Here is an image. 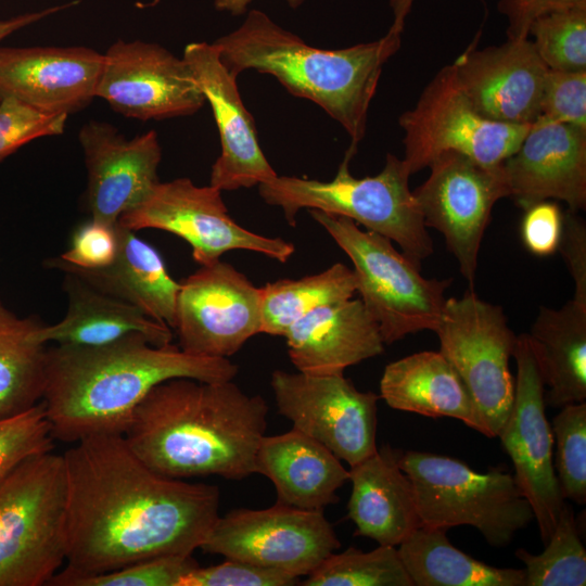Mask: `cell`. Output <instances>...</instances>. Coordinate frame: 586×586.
<instances>
[{
	"mask_svg": "<svg viewBox=\"0 0 586 586\" xmlns=\"http://www.w3.org/2000/svg\"><path fill=\"white\" fill-rule=\"evenodd\" d=\"M66 568L48 585L153 557L192 555L219 518L216 485L151 469L124 435H95L62 454Z\"/></svg>",
	"mask_w": 586,
	"mask_h": 586,
	"instance_id": "1",
	"label": "cell"
},
{
	"mask_svg": "<svg viewBox=\"0 0 586 586\" xmlns=\"http://www.w3.org/2000/svg\"><path fill=\"white\" fill-rule=\"evenodd\" d=\"M229 358L196 356L171 343L156 346L133 334L95 347L47 348L42 395L54 440L76 443L95 435H125L149 392L174 378L231 381Z\"/></svg>",
	"mask_w": 586,
	"mask_h": 586,
	"instance_id": "2",
	"label": "cell"
},
{
	"mask_svg": "<svg viewBox=\"0 0 586 586\" xmlns=\"http://www.w3.org/2000/svg\"><path fill=\"white\" fill-rule=\"evenodd\" d=\"M268 405L231 381L174 378L154 386L124 435L154 471L173 479L255 473Z\"/></svg>",
	"mask_w": 586,
	"mask_h": 586,
	"instance_id": "3",
	"label": "cell"
},
{
	"mask_svg": "<svg viewBox=\"0 0 586 586\" xmlns=\"http://www.w3.org/2000/svg\"><path fill=\"white\" fill-rule=\"evenodd\" d=\"M402 33L388 29L375 41L326 50L251 10L242 25L213 43L235 77L246 69L275 76L288 91L308 99L339 122L355 154L366 133L367 115L383 65L400 47Z\"/></svg>",
	"mask_w": 586,
	"mask_h": 586,
	"instance_id": "4",
	"label": "cell"
},
{
	"mask_svg": "<svg viewBox=\"0 0 586 586\" xmlns=\"http://www.w3.org/2000/svg\"><path fill=\"white\" fill-rule=\"evenodd\" d=\"M353 156L346 152L332 180L277 176L258 184V192L267 204L283 211L291 226H295L302 208L344 216L396 242L420 267L421 260L433 253V241L409 189L410 173L405 162L388 153L378 175L355 178L348 167Z\"/></svg>",
	"mask_w": 586,
	"mask_h": 586,
	"instance_id": "5",
	"label": "cell"
},
{
	"mask_svg": "<svg viewBox=\"0 0 586 586\" xmlns=\"http://www.w3.org/2000/svg\"><path fill=\"white\" fill-rule=\"evenodd\" d=\"M62 455L31 456L0 477V586L48 585L66 558Z\"/></svg>",
	"mask_w": 586,
	"mask_h": 586,
	"instance_id": "6",
	"label": "cell"
},
{
	"mask_svg": "<svg viewBox=\"0 0 586 586\" xmlns=\"http://www.w3.org/2000/svg\"><path fill=\"white\" fill-rule=\"evenodd\" d=\"M422 526L447 531L475 527L493 547H504L534 520L513 474L500 468L486 473L462 461L426 451H399Z\"/></svg>",
	"mask_w": 586,
	"mask_h": 586,
	"instance_id": "7",
	"label": "cell"
},
{
	"mask_svg": "<svg viewBox=\"0 0 586 586\" xmlns=\"http://www.w3.org/2000/svg\"><path fill=\"white\" fill-rule=\"evenodd\" d=\"M309 214L351 258L357 292L385 344L419 331H435L450 279L424 278L390 239L361 230L347 217L317 209Z\"/></svg>",
	"mask_w": 586,
	"mask_h": 586,
	"instance_id": "8",
	"label": "cell"
},
{
	"mask_svg": "<svg viewBox=\"0 0 586 586\" xmlns=\"http://www.w3.org/2000/svg\"><path fill=\"white\" fill-rule=\"evenodd\" d=\"M440 352L464 383L485 436L496 437L512 407L515 380L509 369L517 335L500 306L473 290L446 298L435 329Z\"/></svg>",
	"mask_w": 586,
	"mask_h": 586,
	"instance_id": "9",
	"label": "cell"
},
{
	"mask_svg": "<svg viewBox=\"0 0 586 586\" xmlns=\"http://www.w3.org/2000/svg\"><path fill=\"white\" fill-rule=\"evenodd\" d=\"M399 125L405 131L403 161L410 175L446 152L497 166L515 152L531 126L482 116L464 94L453 64L434 76L416 106L400 115Z\"/></svg>",
	"mask_w": 586,
	"mask_h": 586,
	"instance_id": "10",
	"label": "cell"
},
{
	"mask_svg": "<svg viewBox=\"0 0 586 586\" xmlns=\"http://www.w3.org/2000/svg\"><path fill=\"white\" fill-rule=\"evenodd\" d=\"M340 547L322 511L276 502L267 509L240 508L219 515L200 549L300 578Z\"/></svg>",
	"mask_w": 586,
	"mask_h": 586,
	"instance_id": "11",
	"label": "cell"
},
{
	"mask_svg": "<svg viewBox=\"0 0 586 586\" xmlns=\"http://www.w3.org/2000/svg\"><path fill=\"white\" fill-rule=\"evenodd\" d=\"M132 230L158 229L190 244L193 259L205 266L233 250L262 253L285 263L294 253L291 242L269 238L241 227L228 214L221 191L199 187L189 178L158 182L152 192L118 220Z\"/></svg>",
	"mask_w": 586,
	"mask_h": 586,
	"instance_id": "12",
	"label": "cell"
},
{
	"mask_svg": "<svg viewBox=\"0 0 586 586\" xmlns=\"http://www.w3.org/2000/svg\"><path fill=\"white\" fill-rule=\"evenodd\" d=\"M271 388L280 415L349 467L378 450L379 395L361 392L343 373L275 370Z\"/></svg>",
	"mask_w": 586,
	"mask_h": 586,
	"instance_id": "13",
	"label": "cell"
},
{
	"mask_svg": "<svg viewBox=\"0 0 586 586\" xmlns=\"http://www.w3.org/2000/svg\"><path fill=\"white\" fill-rule=\"evenodd\" d=\"M412 191L425 227L440 231L473 290L484 231L495 203L508 196L500 164L484 166L457 153L441 154Z\"/></svg>",
	"mask_w": 586,
	"mask_h": 586,
	"instance_id": "14",
	"label": "cell"
},
{
	"mask_svg": "<svg viewBox=\"0 0 586 586\" xmlns=\"http://www.w3.org/2000/svg\"><path fill=\"white\" fill-rule=\"evenodd\" d=\"M514 398L498 436L514 467L515 482L531 505L547 543L564 505L553 468V435L545 413L544 381L527 334L517 336Z\"/></svg>",
	"mask_w": 586,
	"mask_h": 586,
	"instance_id": "15",
	"label": "cell"
},
{
	"mask_svg": "<svg viewBox=\"0 0 586 586\" xmlns=\"http://www.w3.org/2000/svg\"><path fill=\"white\" fill-rule=\"evenodd\" d=\"M180 283L173 330L186 353L228 358L260 333V289L220 259Z\"/></svg>",
	"mask_w": 586,
	"mask_h": 586,
	"instance_id": "16",
	"label": "cell"
},
{
	"mask_svg": "<svg viewBox=\"0 0 586 586\" xmlns=\"http://www.w3.org/2000/svg\"><path fill=\"white\" fill-rule=\"evenodd\" d=\"M95 98L139 120L189 116L205 102L183 58L157 43L120 39L104 53Z\"/></svg>",
	"mask_w": 586,
	"mask_h": 586,
	"instance_id": "17",
	"label": "cell"
},
{
	"mask_svg": "<svg viewBox=\"0 0 586 586\" xmlns=\"http://www.w3.org/2000/svg\"><path fill=\"white\" fill-rule=\"evenodd\" d=\"M87 168L90 218L115 226L160 182L162 149L155 130L127 138L114 125L90 120L78 132Z\"/></svg>",
	"mask_w": 586,
	"mask_h": 586,
	"instance_id": "18",
	"label": "cell"
},
{
	"mask_svg": "<svg viewBox=\"0 0 586 586\" xmlns=\"http://www.w3.org/2000/svg\"><path fill=\"white\" fill-rule=\"evenodd\" d=\"M212 107L221 153L212 166L211 186L220 191L251 188L278 175L265 157L252 115L246 110L233 76L214 43L192 42L182 56Z\"/></svg>",
	"mask_w": 586,
	"mask_h": 586,
	"instance_id": "19",
	"label": "cell"
},
{
	"mask_svg": "<svg viewBox=\"0 0 586 586\" xmlns=\"http://www.w3.org/2000/svg\"><path fill=\"white\" fill-rule=\"evenodd\" d=\"M103 64L88 47H0V100L68 116L93 101Z\"/></svg>",
	"mask_w": 586,
	"mask_h": 586,
	"instance_id": "20",
	"label": "cell"
},
{
	"mask_svg": "<svg viewBox=\"0 0 586 586\" xmlns=\"http://www.w3.org/2000/svg\"><path fill=\"white\" fill-rule=\"evenodd\" d=\"M453 66L464 94L485 118L519 125L538 118L548 67L530 37L468 48Z\"/></svg>",
	"mask_w": 586,
	"mask_h": 586,
	"instance_id": "21",
	"label": "cell"
},
{
	"mask_svg": "<svg viewBox=\"0 0 586 586\" xmlns=\"http://www.w3.org/2000/svg\"><path fill=\"white\" fill-rule=\"evenodd\" d=\"M508 196L523 208L547 199L586 207V129L537 118L501 164Z\"/></svg>",
	"mask_w": 586,
	"mask_h": 586,
	"instance_id": "22",
	"label": "cell"
},
{
	"mask_svg": "<svg viewBox=\"0 0 586 586\" xmlns=\"http://www.w3.org/2000/svg\"><path fill=\"white\" fill-rule=\"evenodd\" d=\"M292 364L309 374L343 373L384 353L379 326L361 300L324 305L293 323L283 335Z\"/></svg>",
	"mask_w": 586,
	"mask_h": 586,
	"instance_id": "23",
	"label": "cell"
},
{
	"mask_svg": "<svg viewBox=\"0 0 586 586\" xmlns=\"http://www.w3.org/2000/svg\"><path fill=\"white\" fill-rule=\"evenodd\" d=\"M255 473L272 482L276 502L317 511L340 500L336 491L349 477L348 470L331 450L293 428L262 437L255 455Z\"/></svg>",
	"mask_w": 586,
	"mask_h": 586,
	"instance_id": "24",
	"label": "cell"
},
{
	"mask_svg": "<svg viewBox=\"0 0 586 586\" xmlns=\"http://www.w3.org/2000/svg\"><path fill=\"white\" fill-rule=\"evenodd\" d=\"M398 455L399 450L384 446L348 470L347 517L356 526L355 535L382 546L397 547L422 526L412 484Z\"/></svg>",
	"mask_w": 586,
	"mask_h": 586,
	"instance_id": "25",
	"label": "cell"
},
{
	"mask_svg": "<svg viewBox=\"0 0 586 586\" xmlns=\"http://www.w3.org/2000/svg\"><path fill=\"white\" fill-rule=\"evenodd\" d=\"M135 232L117 222L118 252L104 268L74 267L60 256L48 258L44 264L48 268L79 277L97 290L135 306L173 330L180 283L168 273L157 250Z\"/></svg>",
	"mask_w": 586,
	"mask_h": 586,
	"instance_id": "26",
	"label": "cell"
},
{
	"mask_svg": "<svg viewBox=\"0 0 586 586\" xmlns=\"http://www.w3.org/2000/svg\"><path fill=\"white\" fill-rule=\"evenodd\" d=\"M63 286L68 306L65 316L54 324H43L38 339L42 344L95 347L133 334L162 346L171 343L173 331L145 316L135 306L105 294L79 277L64 272Z\"/></svg>",
	"mask_w": 586,
	"mask_h": 586,
	"instance_id": "27",
	"label": "cell"
},
{
	"mask_svg": "<svg viewBox=\"0 0 586 586\" xmlns=\"http://www.w3.org/2000/svg\"><path fill=\"white\" fill-rule=\"evenodd\" d=\"M380 397L393 409L455 418L485 435L464 383L441 352L424 351L390 362L380 381Z\"/></svg>",
	"mask_w": 586,
	"mask_h": 586,
	"instance_id": "28",
	"label": "cell"
},
{
	"mask_svg": "<svg viewBox=\"0 0 586 586\" xmlns=\"http://www.w3.org/2000/svg\"><path fill=\"white\" fill-rule=\"evenodd\" d=\"M544 384L545 403L562 407L586 399V306L573 298L542 306L527 334Z\"/></svg>",
	"mask_w": 586,
	"mask_h": 586,
	"instance_id": "29",
	"label": "cell"
},
{
	"mask_svg": "<svg viewBox=\"0 0 586 586\" xmlns=\"http://www.w3.org/2000/svg\"><path fill=\"white\" fill-rule=\"evenodd\" d=\"M413 586H525V570L496 568L456 548L446 531L420 526L398 546Z\"/></svg>",
	"mask_w": 586,
	"mask_h": 586,
	"instance_id": "30",
	"label": "cell"
},
{
	"mask_svg": "<svg viewBox=\"0 0 586 586\" xmlns=\"http://www.w3.org/2000/svg\"><path fill=\"white\" fill-rule=\"evenodd\" d=\"M42 326L34 317H18L0 301V419L42 399L48 348L38 339Z\"/></svg>",
	"mask_w": 586,
	"mask_h": 586,
	"instance_id": "31",
	"label": "cell"
},
{
	"mask_svg": "<svg viewBox=\"0 0 586 586\" xmlns=\"http://www.w3.org/2000/svg\"><path fill=\"white\" fill-rule=\"evenodd\" d=\"M259 289L260 333L283 336L316 308L352 298L357 292V278L353 269L336 263L319 273L281 279Z\"/></svg>",
	"mask_w": 586,
	"mask_h": 586,
	"instance_id": "32",
	"label": "cell"
},
{
	"mask_svg": "<svg viewBox=\"0 0 586 586\" xmlns=\"http://www.w3.org/2000/svg\"><path fill=\"white\" fill-rule=\"evenodd\" d=\"M515 557L525 564V586L586 585V550L565 504L544 551L533 555L520 548Z\"/></svg>",
	"mask_w": 586,
	"mask_h": 586,
	"instance_id": "33",
	"label": "cell"
},
{
	"mask_svg": "<svg viewBox=\"0 0 586 586\" xmlns=\"http://www.w3.org/2000/svg\"><path fill=\"white\" fill-rule=\"evenodd\" d=\"M304 586H413L397 547L382 546L364 552L349 547L333 552L305 579Z\"/></svg>",
	"mask_w": 586,
	"mask_h": 586,
	"instance_id": "34",
	"label": "cell"
},
{
	"mask_svg": "<svg viewBox=\"0 0 586 586\" xmlns=\"http://www.w3.org/2000/svg\"><path fill=\"white\" fill-rule=\"evenodd\" d=\"M530 36L549 69L586 71V5L538 15L528 27Z\"/></svg>",
	"mask_w": 586,
	"mask_h": 586,
	"instance_id": "35",
	"label": "cell"
},
{
	"mask_svg": "<svg viewBox=\"0 0 586 586\" xmlns=\"http://www.w3.org/2000/svg\"><path fill=\"white\" fill-rule=\"evenodd\" d=\"M557 479L564 499L586 502V403L562 406L552 419Z\"/></svg>",
	"mask_w": 586,
	"mask_h": 586,
	"instance_id": "36",
	"label": "cell"
},
{
	"mask_svg": "<svg viewBox=\"0 0 586 586\" xmlns=\"http://www.w3.org/2000/svg\"><path fill=\"white\" fill-rule=\"evenodd\" d=\"M196 566L192 555H168L94 575L71 577L60 586H180Z\"/></svg>",
	"mask_w": 586,
	"mask_h": 586,
	"instance_id": "37",
	"label": "cell"
},
{
	"mask_svg": "<svg viewBox=\"0 0 586 586\" xmlns=\"http://www.w3.org/2000/svg\"><path fill=\"white\" fill-rule=\"evenodd\" d=\"M42 400L0 419V477L23 460L53 451L54 442Z\"/></svg>",
	"mask_w": 586,
	"mask_h": 586,
	"instance_id": "38",
	"label": "cell"
},
{
	"mask_svg": "<svg viewBox=\"0 0 586 586\" xmlns=\"http://www.w3.org/2000/svg\"><path fill=\"white\" fill-rule=\"evenodd\" d=\"M67 115L46 114L14 99L0 100V163L30 141L60 136Z\"/></svg>",
	"mask_w": 586,
	"mask_h": 586,
	"instance_id": "39",
	"label": "cell"
},
{
	"mask_svg": "<svg viewBox=\"0 0 586 586\" xmlns=\"http://www.w3.org/2000/svg\"><path fill=\"white\" fill-rule=\"evenodd\" d=\"M538 118L586 129V71L548 68Z\"/></svg>",
	"mask_w": 586,
	"mask_h": 586,
	"instance_id": "40",
	"label": "cell"
},
{
	"mask_svg": "<svg viewBox=\"0 0 586 586\" xmlns=\"http://www.w3.org/2000/svg\"><path fill=\"white\" fill-rule=\"evenodd\" d=\"M298 582V577L285 572L226 559L219 564L196 566L180 586H292Z\"/></svg>",
	"mask_w": 586,
	"mask_h": 586,
	"instance_id": "41",
	"label": "cell"
},
{
	"mask_svg": "<svg viewBox=\"0 0 586 586\" xmlns=\"http://www.w3.org/2000/svg\"><path fill=\"white\" fill-rule=\"evenodd\" d=\"M118 247L117 224L90 218L74 231L69 247L60 258L74 267L100 269L115 259Z\"/></svg>",
	"mask_w": 586,
	"mask_h": 586,
	"instance_id": "42",
	"label": "cell"
},
{
	"mask_svg": "<svg viewBox=\"0 0 586 586\" xmlns=\"http://www.w3.org/2000/svg\"><path fill=\"white\" fill-rule=\"evenodd\" d=\"M521 225L526 249L538 256H548L558 250L562 229V213L557 204L540 201L527 208Z\"/></svg>",
	"mask_w": 586,
	"mask_h": 586,
	"instance_id": "43",
	"label": "cell"
},
{
	"mask_svg": "<svg viewBox=\"0 0 586 586\" xmlns=\"http://www.w3.org/2000/svg\"><path fill=\"white\" fill-rule=\"evenodd\" d=\"M576 212L562 214V229L558 250L573 278V300L586 306V225Z\"/></svg>",
	"mask_w": 586,
	"mask_h": 586,
	"instance_id": "44",
	"label": "cell"
},
{
	"mask_svg": "<svg viewBox=\"0 0 586 586\" xmlns=\"http://www.w3.org/2000/svg\"><path fill=\"white\" fill-rule=\"evenodd\" d=\"M586 5V0H499V11L508 20V39L528 37L533 20L549 11Z\"/></svg>",
	"mask_w": 586,
	"mask_h": 586,
	"instance_id": "45",
	"label": "cell"
},
{
	"mask_svg": "<svg viewBox=\"0 0 586 586\" xmlns=\"http://www.w3.org/2000/svg\"><path fill=\"white\" fill-rule=\"evenodd\" d=\"M72 4L73 3L52 7L43 11L26 13L5 21H0V41L3 40L5 37L10 36L11 34L20 30L21 28L29 24L36 23L52 13L66 9Z\"/></svg>",
	"mask_w": 586,
	"mask_h": 586,
	"instance_id": "46",
	"label": "cell"
},
{
	"mask_svg": "<svg viewBox=\"0 0 586 586\" xmlns=\"http://www.w3.org/2000/svg\"><path fill=\"white\" fill-rule=\"evenodd\" d=\"M390 7L393 11V24L390 29L402 33L404 29L405 21L410 12V9L415 0H388Z\"/></svg>",
	"mask_w": 586,
	"mask_h": 586,
	"instance_id": "47",
	"label": "cell"
},
{
	"mask_svg": "<svg viewBox=\"0 0 586 586\" xmlns=\"http://www.w3.org/2000/svg\"><path fill=\"white\" fill-rule=\"evenodd\" d=\"M253 0H214L215 8L219 11L229 12L232 15H239L246 11L247 5ZM304 0H286V2L296 8L302 4Z\"/></svg>",
	"mask_w": 586,
	"mask_h": 586,
	"instance_id": "48",
	"label": "cell"
}]
</instances>
